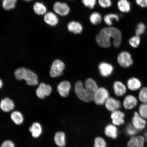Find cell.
Masks as SVG:
<instances>
[{
    "mask_svg": "<svg viewBox=\"0 0 147 147\" xmlns=\"http://www.w3.org/2000/svg\"><path fill=\"white\" fill-rule=\"evenodd\" d=\"M15 76L18 80H25L28 85L36 86L38 84L37 75L33 71L25 67H20L15 71Z\"/></svg>",
    "mask_w": 147,
    "mask_h": 147,
    "instance_id": "cell-2",
    "label": "cell"
},
{
    "mask_svg": "<svg viewBox=\"0 0 147 147\" xmlns=\"http://www.w3.org/2000/svg\"><path fill=\"white\" fill-rule=\"evenodd\" d=\"M117 6L119 10L123 13L129 12L131 9V4L127 0H119Z\"/></svg>",
    "mask_w": 147,
    "mask_h": 147,
    "instance_id": "cell-25",
    "label": "cell"
},
{
    "mask_svg": "<svg viewBox=\"0 0 147 147\" xmlns=\"http://www.w3.org/2000/svg\"><path fill=\"white\" fill-rule=\"evenodd\" d=\"M139 114L145 119H147V103H142L139 107Z\"/></svg>",
    "mask_w": 147,
    "mask_h": 147,
    "instance_id": "cell-33",
    "label": "cell"
},
{
    "mask_svg": "<svg viewBox=\"0 0 147 147\" xmlns=\"http://www.w3.org/2000/svg\"><path fill=\"white\" fill-rule=\"evenodd\" d=\"M65 68V65L63 62L58 59L55 60L51 67L50 76L53 78L61 76Z\"/></svg>",
    "mask_w": 147,
    "mask_h": 147,
    "instance_id": "cell-5",
    "label": "cell"
},
{
    "mask_svg": "<svg viewBox=\"0 0 147 147\" xmlns=\"http://www.w3.org/2000/svg\"><path fill=\"white\" fill-rule=\"evenodd\" d=\"M23 1L26 2H30L32 1V0H23Z\"/></svg>",
    "mask_w": 147,
    "mask_h": 147,
    "instance_id": "cell-43",
    "label": "cell"
},
{
    "mask_svg": "<svg viewBox=\"0 0 147 147\" xmlns=\"http://www.w3.org/2000/svg\"><path fill=\"white\" fill-rule=\"evenodd\" d=\"M105 22L109 26H111L113 24V21L118 22L119 20V16L117 14L114 13H110L106 14L104 18Z\"/></svg>",
    "mask_w": 147,
    "mask_h": 147,
    "instance_id": "cell-28",
    "label": "cell"
},
{
    "mask_svg": "<svg viewBox=\"0 0 147 147\" xmlns=\"http://www.w3.org/2000/svg\"><path fill=\"white\" fill-rule=\"evenodd\" d=\"M138 5L142 8L147 7V0H136Z\"/></svg>",
    "mask_w": 147,
    "mask_h": 147,
    "instance_id": "cell-40",
    "label": "cell"
},
{
    "mask_svg": "<svg viewBox=\"0 0 147 147\" xmlns=\"http://www.w3.org/2000/svg\"><path fill=\"white\" fill-rule=\"evenodd\" d=\"M3 82L1 80V79H0V89L3 87Z\"/></svg>",
    "mask_w": 147,
    "mask_h": 147,
    "instance_id": "cell-41",
    "label": "cell"
},
{
    "mask_svg": "<svg viewBox=\"0 0 147 147\" xmlns=\"http://www.w3.org/2000/svg\"><path fill=\"white\" fill-rule=\"evenodd\" d=\"M113 89L115 94L117 96H122L126 93V86L120 81L115 82L113 84Z\"/></svg>",
    "mask_w": 147,
    "mask_h": 147,
    "instance_id": "cell-17",
    "label": "cell"
},
{
    "mask_svg": "<svg viewBox=\"0 0 147 147\" xmlns=\"http://www.w3.org/2000/svg\"><path fill=\"white\" fill-rule=\"evenodd\" d=\"M102 16L98 12H93L90 16V21L94 25L100 24L102 22Z\"/></svg>",
    "mask_w": 147,
    "mask_h": 147,
    "instance_id": "cell-29",
    "label": "cell"
},
{
    "mask_svg": "<svg viewBox=\"0 0 147 147\" xmlns=\"http://www.w3.org/2000/svg\"><path fill=\"white\" fill-rule=\"evenodd\" d=\"M55 144L59 147H63L66 144V138L65 134L62 131L58 132L54 136Z\"/></svg>",
    "mask_w": 147,
    "mask_h": 147,
    "instance_id": "cell-23",
    "label": "cell"
},
{
    "mask_svg": "<svg viewBox=\"0 0 147 147\" xmlns=\"http://www.w3.org/2000/svg\"><path fill=\"white\" fill-rule=\"evenodd\" d=\"M107 109L113 112L118 110L121 107V102L119 100L112 97H109L105 103Z\"/></svg>",
    "mask_w": 147,
    "mask_h": 147,
    "instance_id": "cell-13",
    "label": "cell"
},
{
    "mask_svg": "<svg viewBox=\"0 0 147 147\" xmlns=\"http://www.w3.org/2000/svg\"><path fill=\"white\" fill-rule=\"evenodd\" d=\"M82 1L85 7L93 9L96 4V0H82Z\"/></svg>",
    "mask_w": 147,
    "mask_h": 147,
    "instance_id": "cell-37",
    "label": "cell"
},
{
    "mask_svg": "<svg viewBox=\"0 0 147 147\" xmlns=\"http://www.w3.org/2000/svg\"><path fill=\"white\" fill-rule=\"evenodd\" d=\"M1 147H15L12 141L10 140H6L1 144Z\"/></svg>",
    "mask_w": 147,
    "mask_h": 147,
    "instance_id": "cell-39",
    "label": "cell"
},
{
    "mask_svg": "<svg viewBox=\"0 0 147 147\" xmlns=\"http://www.w3.org/2000/svg\"><path fill=\"white\" fill-rule=\"evenodd\" d=\"M14 103L8 97L3 99L0 103V108L3 111L9 112L13 110L14 108Z\"/></svg>",
    "mask_w": 147,
    "mask_h": 147,
    "instance_id": "cell-19",
    "label": "cell"
},
{
    "mask_svg": "<svg viewBox=\"0 0 147 147\" xmlns=\"http://www.w3.org/2000/svg\"><path fill=\"white\" fill-rule=\"evenodd\" d=\"M138 98L142 103H147V87H144L140 90Z\"/></svg>",
    "mask_w": 147,
    "mask_h": 147,
    "instance_id": "cell-31",
    "label": "cell"
},
{
    "mask_svg": "<svg viewBox=\"0 0 147 147\" xmlns=\"http://www.w3.org/2000/svg\"><path fill=\"white\" fill-rule=\"evenodd\" d=\"M125 116L124 113L119 110L112 112L111 117L113 124L115 126H120L123 124Z\"/></svg>",
    "mask_w": 147,
    "mask_h": 147,
    "instance_id": "cell-14",
    "label": "cell"
},
{
    "mask_svg": "<svg viewBox=\"0 0 147 147\" xmlns=\"http://www.w3.org/2000/svg\"><path fill=\"white\" fill-rule=\"evenodd\" d=\"M33 10L36 14L41 16L47 13V9L43 3L37 2L35 3L33 6Z\"/></svg>",
    "mask_w": 147,
    "mask_h": 147,
    "instance_id": "cell-24",
    "label": "cell"
},
{
    "mask_svg": "<svg viewBox=\"0 0 147 147\" xmlns=\"http://www.w3.org/2000/svg\"><path fill=\"white\" fill-rule=\"evenodd\" d=\"M32 136L36 138L41 135L42 132V129L41 125L39 123L34 122L29 128Z\"/></svg>",
    "mask_w": 147,
    "mask_h": 147,
    "instance_id": "cell-22",
    "label": "cell"
},
{
    "mask_svg": "<svg viewBox=\"0 0 147 147\" xmlns=\"http://www.w3.org/2000/svg\"><path fill=\"white\" fill-rule=\"evenodd\" d=\"M117 61L119 65L124 68L129 67L133 63L131 55L127 51L121 52L117 57Z\"/></svg>",
    "mask_w": 147,
    "mask_h": 147,
    "instance_id": "cell-6",
    "label": "cell"
},
{
    "mask_svg": "<svg viewBox=\"0 0 147 147\" xmlns=\"http://www.w3.org/2000/svg\"><path fill=\"white\" fill-rule=\"evenodd\" d=\"M52 92V88L49 84L44 83L40 84L36 91V94L38 98L44 99L46 96H49Z\"/></svg>",
    "mask_w": 147,
    "mask_h": 147,
    "instance_id": "cell-8",
    "label": "cell"
},
{
    "mask_svg": "<svg viewBox=\"0 0 147 147\" xmlns=\"http://www.w3.org/2000/svg\"><path fill=\"white\" fill-rule=\"evenodd\" d=\"M146 27L144 24L141 23L138 25L136 29L135 33L136 35L139 36L144 34L146 30Z\"/></svg>",
    "mask_w": 147,
    "mask_h": 147,
    "instance_id": "cell-36",
    "label": "cell"
},
{
    "mask_svg": "<svg viewBox=\"0 0 147 147\" xmlns=\"http://www.w3.org/2000/svg\"><path fill=\"white\" fill-rule=\"evenodd\" d=\"M16 3L17 0H3L2 5L5 10H10L15 8Z\"/></svg>",
    "mask_w": 147,
    "mask_h": 147,
    "instance_id": "cell-30",
    "label": "cell"
},
{
    "mask_svg": "<svg viewBox=\"0 0 147 147\" xmlns=\"http://www.w3.org/2000/svg\"><path fill=\"white\" fill-rule=\"evenodd\" d=\"M138 101L136 97L132 95H129L125 97L123 102L124 108L127 110H131L137 105Z\"/></svg>",
    "mask_w": 147,
    "mask_h": 147,
    "instance_id": "cell-15",
    "label": "cell"
},
{
    "mask_svg": "<svg viewBox=\"0 0 147 147\" xmlns=\"http://www.w3.org/2000/svg\"><path fill=\"white\" fill-rule=\"evenodd\" d=\"M144 137L145 139H146V141L147 142V130L145 133Z\"/></svg>",
    "mask_w": 147,
    "mask_h": 147,
    "instance_id": "cell-42",
    "label": "cell"
},
{
    "mask_svg": "<svg viewBox=\"0 0 147 147\" xmlns=\"http://www.w3.org/2000/svg\"><path fill=\"white\" fill-rule=\"evenodd\" d=\"M68 30L70 32L75 34H79L82 32L83 27L81 24L78 22L73 21L70 22L67 25Z\"/></svg>",
    "mask_w": 147,
    "mask_h": 147,
    "instance_id": "cell-20",
    "label": "cell"
},
{
    "mask_svg": "<svg viewBox=\"0 0 147 147\" xmlns=\"http://www.w3.org/2000/svg\"><path fill=\"white\" fill-rule=\"evenodd\" d=\"M84 86L88 90L94 94L98 89V86L96 82L93 79L91 78H88L86 80Z\"/></svg>",
    "mask_w": 147,
    "mask_h": 147,
    "instance_id": "cell-26",
    "label": "cell"
},
{
    "mask_svg": "<svg viewBox=\"0 0 147 147\" xmlns=\"http://www.w3.org/2000/svg\"><path fill=\"white\" fill-rule=\"evenodd\" d=\"M141 42L140 36L136 35L132 37L129 40V43L131 47L136 48L140 45Z\"/></svg>",
    "mask_w": 147,
    "mask_h": 147,
    "instance_id": "cell-32",
    "label": "cell"
},
{
    "mask_svg": "<svg viewBox=\"0 0 147 147\" xmlns=\"http://www.w3.org/2000/svg\"><path fill=\"white\" fill-rule=\"evenodd\" d=\"M109 92L105 88H98L94 94L93 101L98 105H102L109 97Z\"/></svg>",
    "mask_w": 147,
    "mask_h": 147,
    "instance_id": "cell-4",
    "label": "cell"
},
{
    "mask_svg": "<svg viewBox=\"0 0 147 147\" xmlns=\"http://www.w3.org/2000/svg\"><path fill=\"white\" fill-rule=\"evenodd\" d=\"M98 3L103 8H109L112 5L111 0H98Z\"/></svg>",
    "mask_w": 147,
    "mask_h": 147,
    "instance_id": "cell-38",
    "label": "cell"
},
{
    "mask_svg": "<svg viewBox=\"0 0 147 147\" xmlns=\"http://www.w3.org/2000/svg\"><path fill=\"white\" fill-rule=\"evenodd\" d=\"M106 143L104 139L98 137L95 139L94 147H106Z\"/></svg>",
    "mask_w": 147,
    "mask_h": 147,
    "instance_id": "cell-35",
    "label": "cell"
},
{
    "mask_svg": "<svg viewBox=\"0 0 147 147\" xmlns=\"http://www.w3.org/2000/svg\"><path fill=\"white\" fill-rule=\"evenodd\" d=\"M127 85L130 91H135L141 89L142 83L139 79L133 77L129 79Z\"/></svg>",
    "mask_w": 147,
    "mask_h": 147,
    "instance_id": "cell-18",
    "label": "cell"
},
{
    "mask_svg": "<svg viewBox=\"0 0 147 147\" xmlns=\"http://www.w3.org/2000/svg\"><path fill=\"white\" fill-rule=\"evenodd\" d=\"M53 9L57 14L61 16L67 15L70 12V8L67 3L56 2L54 3Z\"/></svg>",
    "mask_w": 147,
    "mask_h": 147,
    "instance_id": "cell-9",
    "label": "cell"
},
{
    "mask_svg": "<svg viewBox=\"0 0 147 147\" xmlns=\"http://www.w3.org/2000/svg\"><path fill=\"white\" fill-rule=\"evenodd\" d=\"M99 71L101 76L107 77L110 76L113 73V67L111 64L107 62H101L98 65Z\"/></svg>",
    "mask_w": 147,
    "mask_h": 147,
    "instance_id": "cell-11",
    "label": "cell"
},
{
    "mask_svg": "<svg viewBox=\"0 0 147 147\" xmlns=\"http://www.w3.org/2000/svg\"><path fill=\"white\" fill-rule=\"evenodd\" d=\"M146 119L143 118L137 112H135L132 119V124L138 130H142L146 125Z\"/></svg>",
    "mask_w": 147,
    "mask_h": 147,
    "instance_id": "cell-7",
    "label": "cell"
},
{
    "mask_svg": "<svg viewBox=\"0 0 147 147\" xmlns=\"http://www.w3.org/2000/svg\"><path fill=\"white\" fill-rule=\"evenodd\" d=\"M11 118L16 125H20L23 123L24 117L22 114L18 111H14L11 115Z\"/></svg>",
    "mask_w": 147,
    "mask_h": 147,
    "instance_id": "cell-27",
    "label": "cell"
},
{
    "mask_svg": "<svg viewBox=\"0 0 147 147\" xmlns=\"http://www.w3.org/2000/svg\"><path fill=\"white\" fill-rule=\"evenodd\" d=\"M71 88L70 83L67 81H63L58 84L57 90L61 96L66 97L68 96Z\"/></svg>",
    "mask_w": 147,
    "mask_h": 147,
    "instance_id": "cell-10",
    "label": "cell"
},
{
    "mask_svg": "<svg viewBox=\"0 0 147 147\" xmlns=\"http://www.w3.org/2000/svg\"><path fill=\"white\" fill-rule=\"evenodd\" d=\"M145 142L144 137L142 136H134L128 141L127 147H144Z\"/></svg>",
    "mask_w": 147,
    "mask_h": 147,
    "instance_id": "cell-12",
    "label": "cell"
},
{
    "mask_svg": "<svg viewBox=\"0 0 147 147\" xmlns=\"http://www.w3.org/2000/svg\"><path fill=\"white\" fill-rule=\"evenodd\" d=\"M138 131V130L135 128L131 124L129 125L126 129V134L128 136H131V137L135 136Z\"/></svg>",
    "mask_w": 147,
    "mask_h": 147,
    "instance_id": "cell-34",
    "label": "cell"
},
{
    "mask_svg": "<svg viewBox=\"0 0 147 147\" xmlns=\"http://www.w3.org/2000/svg\"><path fill=\"white\" fill-rule=\"evenodd\" d=\"M122 38V33L119 29L117 28L109 27L100 30L96 37V41L100 47L107 48L111 47V39L113 38L114 46L117 48L120 46Z\"/></svg>",
    "mask_w": 147,
    "mask_h": 147,
    "instance_id": "cell-1",
    "label": "cell"
},
{
    "mask_svg": "<svg viewBox=\"0 0 147 147\" xmlns=\"http://www.w3.org/2000/svg\"><path fill=\"white\" fill-rule=\"evenodd\" d=\"M75 91L77 96L80 100L86 102L93 101L94 94L84 86L81 81L77 82L75 86Z\"/></svg>",
    "mask_w": 147,
    "mask_h": 147,
    "instance_id": "cell-3",
    "label": "cell"
},
{
    "mask_svg": "<svg viewBox=\"0 0 147 147\" xmlns=\"http://www.w3.org/2000/svg\"><path fill=\"white\" fill-rule=\"evenodd\" d=\"M45 23L51 26H55L58 24L59 19L56 14L52 12L47 13L44 16Z\"/></svg>",
    "mask_w": 147,
    "mask_h": 147,
    "instance_id": "cell-16",
    "label": "cell"
},
{
    "mask_svg": "<svg viewBox=\"0 0 147 147\" xmlns=\"http://www.w3.org/2000/svg\"><path fill=\"white\" fill-rule=\"evenodd\" d=\"M116 126L114 124H109L107 126L105 129V133L106 136L113 139L117 138L118 130Z\"/></svg>",
    "mask_w": 147,
    "mask_h": 147,
    "instance_id": "cell-21",
    "label": "cell"
}]
</instances>
